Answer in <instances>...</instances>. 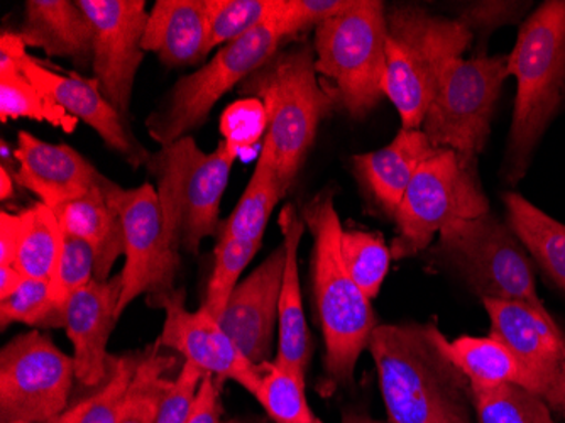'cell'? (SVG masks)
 Returning a JSON list of instances; mask_svg holds the SVG:
<instances>
[{
    "instance_id": "23",
    "label": "cell",
    "mask_w": 565,
    "mask_h": 423,
    "mask_svg": "<svg viewBox=\"0 0 565 423\" xmlns=\"http://www.w3.org/2000/svg\"><path fill=\"white\" fill-rule=\"evenodd\" d=\"M207 0H158L149 12L142 50L167 66L195 65L209 55Z\"/></svg>"
},
{
    "instance_id": "36",
    "label": "cell",
    "mask_w": 565,
    "mask_h": 423,
    "mask_svg": "<svg viewBox=\"0 0 565 423\" xmlns=\"http://www.w3.org/2000/svg\"><path fill=\"white\" fill-rule=\"evenodd\" d=\"M25 324L33 329H65V307L53 297L51 282L25 278L22 285L0 300V327Z\"/></svg>"
},
{
    "instance_id": "10",
    "label": "cell",
    "mask_w": 565,
    "mask_h": 423,
    "mask_svg": "<svg viewBox=\"0 0 565 423\" xmlns=\"http://www.w3.org/2000/svg\"><path fill=\"white\" fill-rule=\"evenodd\" d=\"M490 203L475 168L462 163L452 149L435 148L418 168L396 212L393 260H406L428 250L440 232L456 222L481 218Z\"/></svg>"
},
{
    "instance_id": "17",
    "label": "cell",
    "mask_w": 565,
    "mask_h": 423,
    "mask_svg": "<svg viewBox=\"0 0 565 423\" xmlns=\"http://www.w3.org/2000/svg\"><path fill=\"white\" fill-rule=\"evenodd\" d=\"M482 305L490 317V336L515 356L529 391L542 396L565 362V336L554 317L522 302L484 298Z\"/></svg>"
},
{
    "instance_id": "3",
    "label": "cell",
    "mask_w": 565,
    "mask_h": 423,
    "mask_svg": "<svg viewBox=\"0 0 565 423\" xmlns=\"http://www.w3.org/2000/svg\"><path fill=\"white\" fill-rule=\"evenodd\" d=\"M515 76L516 98L504 177H525L533 151L565 98V0H548L520 28L508 56V76Z\"/></svg>"
},
{
    "instance_id": "13",
    "label": "cell",
    "mask_w": 565,
    "mask_h": 423,
    "mask_svg": "<svg viewBox=\"0 0 565 423\" xmlns=\"http://www.w3.org/2000/svg\"><path fill=\"white\" fill-rule=\"evenodd\" d=\"M73 356L40 329L19 334L0 352V423H51L68 409Z\"/></svg>"
},
{
    "instance_id": "16",
    "label": "cell",
    "mask_w": 565,
    "mask_h": 423,
    "mask_svg": "<svg viewBox=\"0 0 565 423\" xmlns=\"http://www.w3.org/2000/svg\"><path fill=\"white\" fill-rule=\"evenodd\" d=\"M285 261L281 243L236 286L218 319L244 358L258 368L271 362Z\"/></svg>"
},
{
    "instance_id": "30",
    "label": "cell",
    "mask_w": 565,
    "mask_h": 423,
    "mask_svg": "<svg viewBox=\"0 0 565 423\" xmlns=\"http://www.w3.org/2000/svg\"><path fill=\"white\" fill-rule=\"evenodd\" d=\"M158 348L160 343L142 356L131 387L127 390L119 423H157L164 394L173 383L168 380L167 371L177 362L168 356H161Z\"/></svg>"
},
{
    "instance_id": "20",
    "label": "cell",
    "mask_w": 565,
    "mask_h": 423,
    "mask_svg": "<svg viewBox=\"0 0 565 423\" xmlns=\"http://www.w3.org/2000/svg\"><path fill=\"white\" fill-rule=\"evenodd\" d=\"M15 160L19 183L51 210L81 199L106 180L81 152L66 145H50L25 130L18 135Z\"/></svg>"
},
{
    "instance_id": "31",
    "label": "cell",
    "mask_w": 565,
    "mask_h": 423,
    "mask_svg": "<svg viewBox=\"0 0 565 423\" xmlns=\"http://www.w3.org/2000/svg\"><path fill=\"white\" fill-rule=\"evenodd\" d=\"M305 383L307 378L271 361L263 371L254 399L275 423H323L308 405Z\"/></svg>"
},
{
    "instance_id": "15",
    "label": "cell",
    "mask_w": 565,
    "mask_h": 423,
    "mask_svg": "<svg viewBox=\"0 0 565 423\" xmlns=\"http://www.w3.org/2000/svg\"><path fill=\"white\" fill-rule=\"evenodd\" d=\"M148 304L164 310L163 332L158 339L161 348L182 355L205 377L236 381L256 394L266 366L258 368L247 361L207 308L202 305L196 311L186 310L183 289L148 297Z\"/></svg>"
},
{
    "instance_id": "21",
    "label": "cell",
    "mask_w": 565,
    "mask_h": 423,
    "mask_svg": "<svg viewBox=\"0 0 565 423\" xmlns=\"http://www.w3.org/2000/svg\"><path fill=\"white\" fill-rule=\"evenodd\" d=\"M434 149L424 130L402 127L388 146L352 156V171L374 203L393 219L418 168Z\"/></svg>"
},
{
    "instance_id": "12",
    "label": "cell",
    "mask_w": 565,
    "mask_h": 423,
    "mask_svg": "<svg viewBox=\"0 0 565 423\" xmlns=\"http://www.w3.org/2000/svg\"><path fill=\"white\" fill-rule=\"evenodd\" d=\"M104 190L122 221L126 263L117 305L120 319L141 295L154 297L174 289L182 243L168 229L160 195L151 183L127 190L107 178Z\"/></svg>"
},
{
    "instance_id": "9",
    "label": "cell",
    "mask_w": 565,
    "mask_h": 423,
    "mask_svg": "<svg viewBox=\"0 0 565 423\" xmlns=\"http://www.w3.org/2000/svg\"><path fill=\"white\" fill-rule=\"evenodd\" d=\"M281 34L271 21L218 47L214 59L173 85L160 107L146 120L149 136L158 145H173L199 129L214 105L234 87H241L256 70L278 53Z\"/></svg>"
},
{
    "instance_id": "37",
    "label": "cell",
    "mask_w": 565,
    "mask_h": 423,
    "mask_svg": "<svg viewBox=\"0 0 565 423\" xmlns=\"http://www.w3.org/2000/svg\"><path fill=\"white\" fill-rule=\"evenodd\" d=\"M278 0H207V51L239 40L271 19Z\"/></svg>"
},
{
    "instance_id": "32",
    "label": "cell",
    "mask_w": 565,
    "mask_h": 423,
    "mask_svg": "<svg viewBox=\"0 0 565 423\" xmlns=\"http://www.w3.org/2000/svg\"><path fill=\"white\" fill-rule=\"evenodd\" d=\"M142 356L145 355L114 358L109 380L97 388L88 399L82 400L72 409H66L51 423H119L127 390L131 387Z\"/></svg>"
},
{
    "instance_id": "14",
    "label": "cell",
    "mask_w": 565,
    "mask_h": 423,
    "mask_svg": "<svg viewBox=\"0 0 565 423\" xmlns=\"http://www.w3.org/2000/svg\"><path fill=\"white\" fill-rule=\"evenodd\" d=\"M92 28V72L102 94L127 119L145 60V0H78Z\"/></svg>"
},
{
    "instance_id": "51",
    "label": "cell",
    "mask_w": 565,
    "mask_h": 423,
    "mask_svg": "<svg viewBox=\"0 0 565 423\" xmlns=\"http://www.w3.org/2000/svg\"><path fill=\"white\" fill-rule=\"evenodd\" d=\"M9 423H28V422H9Z\"/></svg>"
},
{
    "instance_id": "47",
    "label": "cell",
    "mask_w": 565,
    "mask_h": 423,
    "mask_svg": "<svg viewBox=\"0 0 565 423\" xmlns=\"http://www.w3.org/2000/svg\"><path fill=\"white\" fill-rule=\"evenodd\" d=\"M24 279L25 276L15 266H0V300L14 294Z\"/></svg>"
},
{
    "instance_id": "35",
    "label": "cell",
    "mask_w": 565,
    "mask_h": 423,
    "mask_svg": "<svg viewBox=\"0 0 565 423\" xmlns=\"http://www.w3.org/2000/svg\"><path fill=\"white\" fill-rule=\"evenodd\" d=\"M342 260L355 285L371 302L380 295L381 286L392 268V247L381 234L366 231H344L341 237Z\"/></svg>"
},
{
    "instance_id": "46",
    "label": "cell",
    "mask_w": 565,
    "mask_h": 423,
    "mask_svg": "<svg viewBox=\"0 0 565 423\" xmlns=\"http://www.w3.org/2000/svg\"><path fill=\"white\" fill-rule=\"evenodd\" d=\"M541 399L551 406V410L565 415V362L561 366L558 373L555 374L554 380L548 384Z\"/></svg>"
},
{
    "instance_id": "2",
    "label": "cell",
    "mask_w": 565,
    "mask_h": 423,
    "mask_svg": "<svg viewBox=\"0 0 565 423\" xmlns=\"http://www.w3.org/2000/svg\"><path fill=\"white\" fill-rule=\"evenodd\" d=\"M301 219L313 240V298L326 343L327 384L330 390L352 387L355 364L377 327L376 314L342 260L344 229L332 192H320L305 203Z\"/></svg>"
},
{
    "instance_id": "48",
    "label": "cell",
    "mask_w": 565,
    "mask_h": 423,
    "mask_svg": "<svg viewBox=\"0 0 565 423\" xmlns=\"http://www.w3.org/2000/svg\"><path fill=\"white\" fill-rule=\"evenodd\" d=\"M14 195V181L4 167L0 168V199L8 200Z\"/></svg>"
},
{
    "instance_id": "42",
    "label": "cell",
    "mask_w": 565,
    "mask_h": 423,
    "mask_svg": "<svg viewBox=\"0 0 565 423\" xmlns=\"http://www.w3.org/2000/svg\"><path fill=\"white\" fill-rule=\"evenodd\" d=\"M203 378L205 374L202 369L185 361L177 380H173L170 390L164 394L157 423H185Z\"/></svg>"
},
{
    "instance_id": "33",
    "label": "cell",
    "mask_w": 565,
    "mask_h": 423,
    "mask_svg": "<svg viewBox=\"0 0 565 423\" xmlns=\"http://www.w3.org/2000/svg\"><path fill=\"white\" fill-rule=\"evenodd\" d=\"M478 423H555L551 406L516 384L472 388Z\"/></svg>"
},
{
    "instance_id": "34",
    "label": "cell",
    "mask_w": 565,
    "mask_h": 423,
    "mask_svg": "<svg viewBox=\"0 0 565 423\" xmlns=\"http://www.w3.org/2000/svg\"><path fill=\"white\" fill-rule=\"evenodd\" d=\"M33 119L50 123L65 133L75 130L78 119L34 87L24 73L0 76V119Z\"/></svg>"
},
{
    "instance_id": "6",
    "label": "cell",
    "mask_w": 565,
    "mask_h": 423,
    "mask_svg": "<svg viewBox=\"0 0 565 423\" xmlns=\"http://www.w3.org/2000/svg\"><path fill=\"white\" fill-rule=\"evenodd\" d=\"M386 11L380 0H354L316 28L317 73L332 85L335 104L354 119L367 116L384 95Z\"/></svg>"
},
{
    "instance_id": "45",
    "label": "cell",
    "mask_w": 565,
    "mask_h": 423,
    "mask_svg": "<svg viewBox=\"0 0 565 423\" xmlns=\"http://www.w3.org/2000/svg\"><path fill=\"white\" fill-rule=\"evenodd\" d=\"M25 47L28 46L19 33L2 31L0 34V76L22 72V63L28 56Z\"/></svg>"
},
{
    "instance_id": "39",
    "label": "cell",
    "mask_w": 565,
    "mask_h": 423,
    "mask_svg": "<svg viewBox=\"0 0 565 423\" xmlns=\"http://www.w3.org/2000/svg\"><path fill=\"white\" fill-rule=\"evenodd\" d=\"M95 268H97V256L94 247L81 237L63 234L62 256H60L55 276L51 279L55 300L65 307L66 300L75 292L94 282Z\"/></svg>"
},
{
    "instance_id": "19",
    "label": "cell",
    "mask_w": 565,
    "mask_h": 423,
    "mask_svg": "<svg viewBox=\"0 0 565 423\" xmlns=\"http://www.w3.org/2000/svg\"><path fill=\"white\" fill-rule=\"evenodd\" d=\"M122 276L88 283L65 304V330L73 346L76 380L87 388H100L113 373L114 356L107 352L116 327Z\"/></svg>"
},
{
    "instance_id": "8",
    "label": "cell",
    "mask_w": 565,
    "mask_h": 423,
    "mask_svg": "<svg viewBox=\"0 0 565 423\" xmlns=\"http://www.w3.org/2000/svg\"><path fill=\"white\" fill-rule=\"evenodd\" d=\"M434 253L452 266L481 300L522 302L551 315L536 292L530 254L510 225L498 221L491 210L444 229Z\"/></svg>"
},
{
    "instance_id": "27",
    "label": "cell",
    "mask_w": 565,
    "mask_h": 423,
    "mask_svg": "<svg viewBox=\"0 0 565 423\" xmlns=\"http://www.w3.org/2000/svg\"><path fill=\"white\" fill-rule=\"evenodd\" d=\"M508 225L526 253L565 292V224L519 193H507Z\"/></svg>"
},
{
    "instance_id": "7",
    "label": "cell",
    "mask_w": 565,
    "mask_h": 423,
    "mask_svg": "<svg viewBox=\"0 0 565 423\" xmlns=\"http://www.w3.org/2000/svg\"><path fill=\"white\" fill-rule=\"evenodd\" d=\"M239 152L227 139L215 151L203 152L186 136L151 156L148 168L158 180L168 229L189 253H196L205 237L217 234L222 197Z\"/></svg>"
},
{
    "instance_id": "44",
    "label": "cell",
    "mask_w": 565,
    "mask_h": 423,
    "mask_svg": "<svg viewBox=\"0 0 565 423\" xmlns=\"http://www.w3.org/2000/svg\"><path fill=\"white\" fill-rule=\"evenodd\" d=\"M221 391L214 377L203 378L185 423H222Z\"/></svg>"
},
{
    "instance_id": "43",
    "label": "cell",
    "mask_w": 565,
    "mask_h": 423,
    "mask_svg": "<svg viewBox=\"0 0 565 423\" xmlns=\"http://www.w3.org/2000/svg\"><path fill=\"white\" fill-rule=\"evenodd\" d=\"M25 224H28L25 210L19 214H9L2 210V215H0V266H14L19 246L24 237Z\"/></svg>"
},
{
    "instance_id": "24",
    "label": "cell",
    "mask_w": 565,
    "mask_h": 423,
    "mask_svg": "<svg viewBox=\"0 0 565 423\" xmlns=\"http://www.w3.org/2000/svg\"><path fill=\"white\" fill-rule=\"evenodd\" d=\"M19 36L47 56L72 60L81 68L92 66L90 22L78 2L28 0Z\"/></svg>"
},
{
    "instance_id": "1",
    "label": "cell",
    "mask_w": 565,
    "mask_h": 423,
    "mask_svg": "<svg viewBox=\"0 0 565 423\" xmlns=\"http://www.w3.org/2000/svg\"><path fill=\"white\" fill-rule=\"evenodd\" d=\"M435 322L377 326L370 348L390 423H478L471 383Z\"/></svg>"
},
{
    "instance_id": "38",
    "label": "cell",
    "mask_w": 565,
    "mask_h": 423,
    "mask_svg": "<svg viewBox=\"0 0 565 423\" xmlns=\"http://www.w3.org/2000/svg\"><path fill=\"white\" fill-rule=\"evenodd\" d=\"M259 247L262 243L217 237V246L214 250V272H212L207 295L203 302V307L207 308L215 319H221L228 298L239 285L241 275L253 257L258 254Z\"/></svg>"
},
{
    "instance_id": "26",
    "label": "cell",
    "mask_w": 565,
    "mask_h": 423,
    "mask_svg": "<svg viewBox=\"0 0 565 423\" xmlns=\"http://www.w3.org/2000/svg\"><path fill=\"white\" fill-rule=\"evenodd\" d=\"M287 192L279 178L275 148L265 138L253 177L233 214L218 228L217 237L263 243V235L273 210Z\"/></svg>"
},
{
    "instance_id": "29",
    "label": "cell",
    "mask_w": 565,
    "mask_h": 423,
    "mask_svg": "<svg viewBox=\"0 0 565 423\" xmlns=\"http://www.w3.org/2000/svg\"><path fill=\"white\" fill-rule=\"evenodd\" d=\"M24 237L15 256V268L25 278L51 282L62 256L63 231L55 212L43 202L25 209Z\"/></svg>"
},
{
    "instance_id": "41",
    "label": "cell",
    "mask_w": 565,
    "mask_h": 423,
    "mask_svg": "<svg viewBox=\"0 0 565 423\" xmlns=\"http://www.w3.org/2000/svg\"><path fill=\"white\" fill-rule=\"evenodd\" d=\"M268 130L265 107L256 98H244L234 104L222 119L224 139L239 149L250 148Z\"/></svg>"
},
{
    "instance_id": "5",
    "label": "cell",
    "mask_w": 565,
    "mask_h": 423,
    "mask_svg": "<svg viewBox=\"0 0 565 423\" xmlns=\"http://www.w3.org/2000/svg\"><path fill=\"white\" fill-rule=\"evenodd\" d=\"M471 40L465 22L428 14L417 6L386 11L383 91L398 110L403 129H422L440 73L462 56Z\"/></svg>"
},
{
    "instance_id": "50",
    "label": "cell",
    "mask_w": 565,
    "mask_h": 423,
    "mask_svg": "<svg viewBox=\"0 0 565 423\" xmlns=\"http://www.w3.org/2000/svg\"><path fill=\"white\" fill-rule=\"evenodd\" d=\"M222 423H263L262 420L258 419H231L227 422Z\"/></svg>"
},
{
    "instance_id": "18",
    "label": "cell",
    "mask_w": 565,
    "mask_h": 423,
    "mask_svg": "<svg viewBox=\"0 0 565 423\" xmlns=\"http://www.w3.org/2000/svg\"><path fill=\"white\" fill-rule=\"evenodd\" d=\"M22 73L70 116L92 127L107 148L117 152L132 168L148 167L151 152L139 142L126 119L104 97L95 78L88 81L76 75H60L44 68L30 55L22 63Z\"/></svg>"
},
{
    "instance_id": "28",
    "label": "cell",
    "mask_w": 565,
    "mask_h": 423,
    "mask_svg": "<svg viewBox=\"0 0 565 423\" xmlns=\"http://www.w3.org/2000/svg\"><path fill=\"white\" fill-rule=\"evenodd\" d=\"M446 351L472 388L516 384L529 390L525 371L515 356L491 336L446 339Z\"/></svg>"
},
{
    "instance_id": "4",
    "label": "cell",
    "mask_w": 565,
    "mask_h": 423,
    "mask_svg": "<svg viewBox=\"0 0 565 423\" xmlns=\"http://www.w3.org/2000/svg\"><path fill=\"white\" fill-rule=\"evenodd\" d=\"M317 75L316 51L297 44L278 51L239 87L241 95L256 98L265 107V138L275 148L279 178L287 190L307 160L319 124L335 104Z\"/></svg>"
},
{
    "instance_id": "40",
    "label": "cell",
    "mask_w": 565,
    "mask_h": 423,
    "mask_svg": "<svg viewBox=\"0 0 565 423\" xmlns=\"http://www.w3.org/2000/svg\"><path fill=\"white\" fill-rule=\"evenodd\" d=\"M352 2L354 0H278L269 21L285 40L341 14L351 8Z\"/></svg>"
},
{
    "instance_id": "49",
    "label": "cell",
    "mask_w": 565,
    "mask_h": 423,
    "mask_svg": "<svg viewBox=\"0 0 565 423\" xmlns=\"http://www.w3.org/2000/svg\"><path fill=\"white\" fill-rule=\"evenodd\" d=\"M342 423H383L380 420L371 419L366 413L344 412Z\"/></svg>"
},
{
    "instance_id": "25",
    "label": "cell",
    "mask_w": 565,
    "mask_h": 423,
    "mask_svg": "<svg viewBox=\"0 0 565 423\" xmlns=\"http://www.w3.org/2000/svg\"><path fill=\"white\" fill-rule=\"evenodd\" d=\"M106 180L81 199L63 203L53 210L63 234L81 237L94 247L97 256V282L110 279L114 264L124 254L122 221L104 190Z\"/></svg>"
},
{
    "instance_id": "11",
    "label": "cell",
    "mask_w": 565,
    "mask_h": 423,
    "mask_svg": "<svg viewBox=\"0 0 565 423\" xmlns=\"http://www.w3.org/2000/svg\"><path fill=\"white\" fill-rule=\"evenodd\" d=\"M507 78V56H460L447 63L422 124L434 148L452 149L475 168Z\"/></svg>"
},
{
    "instance_id": "22",
    "label": "cell",
    "mask_w": 565,
    "mask_h": 423,
    "mask_svg": "<svg viewBox=\"0 0 565 423\" xmlns=\"http://www.w3.org/2000/svg\"><path fill=\"white\" fill-rule=\"evenodd\" d=\"M279 228L285 246V273H282L281 294L278 305V348L276 364L290 369L294 373L307 378L310 362V332L305 319L303 298H301L300 272H298V250L303 237L305 225L301 215L291 203L282 207L279 214Z\"/></svg>"
}]
</instances>
